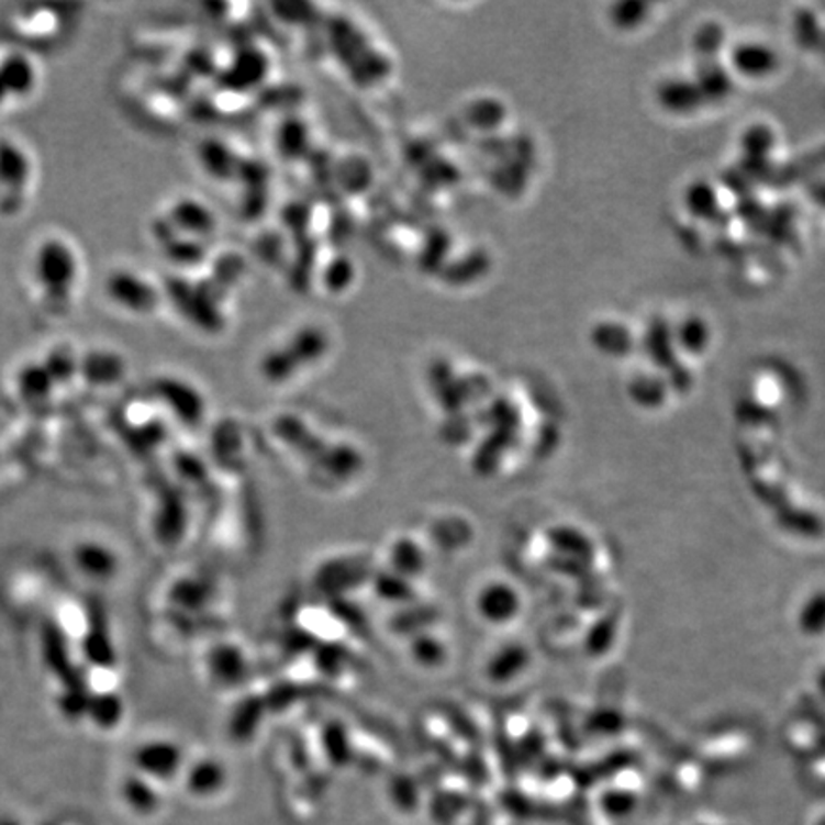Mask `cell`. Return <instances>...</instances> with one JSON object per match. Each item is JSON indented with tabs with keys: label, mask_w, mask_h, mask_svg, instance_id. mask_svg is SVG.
Instances as JSON below:
<instances>
[{
	"label": "cell",
	"mask_w": 825,
	"mask_h": 825,
	"mask_svg": "<svg viewBox=\"0 0 825 825\" xmlns=\"http://www.w3.org/2000/svg\"><path fill=\"white\" fill-rule=\"evenodd\" d=\"M31 271L44 302L58 312H66L81 278V258L77 248L66 237L48 235L33 253Z\"/></svg>",
	"instance_id": "obj_1"
},
{
	"label": "cell",
	"mask_w": 825,
	"mask_h": 825,
	"mask_svg": "<svg viewBox=\"0 0 825 825\" xmlns=\"http://www.w3.org/2000/svg\"><path fill=\"white\" fill-rule=\"evenodd\" d=\"M103 294L113 306L123 310L124 314L136 317H149L157 314L165 300L163 287L154 283V279L146 278L142 271L126 266H119L103 279Z\"/></svg>",
	"instance_id": "obj_2"
},
{
	"label": "cell",
	"mask_w": 825,
	"mask_h": 825,
	"mask_svg": "<svg viewBox=\"0 0 825 825\" xmlns=\"http://www.w3.org/2000/svg\"><path fill=\"white\" fill-rule=\"evenodd\" d=\"M33 182V161L25 147L12 138H0V209L18 212Z\"/></svg>",
	"instance_id": "obj_3"
},
{
	"label": "cell",
	"mask_w": 825,
	"mask_h": 825,
	"mask_svg": "<svg viewBox=\"0 0 825 825\" xmlns=\"http://www.w3.org/2000/svg\"><path fill=\"white\" fill-rule=\"evenodd\" d=\"M163 291H165V299L170 300L176 310L191 325L207 331L219 327V310L212 308V302L207 299V291L203 287L193 283L190 279L175 278L167 281Z\"/></svg>",
	"instance_id": "obj_4"
},
{
	"label": "cell",
	"mask_w": 825,
	"mask_h": 825,
	"mask_svg": "<svg viewBox=\"0 0 825 825\" xmlns=\"http://www.w3.org/2000/svg\"><path fill=\"white\" fill-rule=\"evenodd\" d=\"M132 762L140 776H144L147 780L167 782L170 778H175L182 767V752L178 749V745L168 739H152L136 747V751L132 755Z\"/></svg>",
	"instance_id": "obj_5"
},
{
	"label": "cell",
	"mask_w": 825,
	"mask_h": 825,
	"mask_svg": "<svg viewBox=\"0 0 825 825\" xmlns=\"http://www.w3.org/2000/svg\"><path fill=\"white\" fill-rule=\"evenodd\" d=\"M154 395L182 423H198L203 415V400L188 380L172 375L157 377L152 384Z\"/></svg>",
	"instance_id": "obj_6"
},
{
	"label": "cell",
	"mask_w": 825,
	"mask_h": 825,
	"mask_svg": "<svg viewBox=\"0 0 825 825\" xmlns=\"http://www.w3.org/2000/svg\"><path fill=\"white\" fill-rule=\"evenodd\" d=\"M176 234L203 242L216 232V219L211 209L196 198H178L163 212Z\"/></svg>",
	"instance_id": "obj_7"
},
{
	"label": "cell",
	"mask_w": 825,
	"mask_h": 825,
	"mask_svg": "<svg viewBox=\"0 0 825 825\" xmlns=\"http://www.w3.org/2000/svg\"><path fill=\"white\" fill-rule=\"evenodd\" d=\"M0 77L10 100H27L41 81L37 62L23 51H8L0 56Z\"/></svg>",
	"instance_id": "obj_8"
},
{
	"label": "cell",
	"mask_w": 825,
	"mask_h": 825,
	"mask_svg": "<svg viewBox=\"0 0 825 825\" xmlns=\"http://www.w3.org/2000/svg\"><path fill=\"white\" fill-rule=\"evenodd\" d=\"M129 371V364L123 354L113 348L98 346L81 354V371L79 377L88 380V384L94 387H111L124 379Z\"/></svg>",
	"instance_id": "obj_9"
},
{
	"label": "cell",
	"mask_w": 825,
	"mask_h": 825,
	"mask_svg": "<svg viewBox=\"0 0 825 825\" xmlns=\"http://www.w3.org/2000/svg\"><path fill=\"white\" fill-rule=\"evenodd\" d=\"M731 66L744 77L760 79L778 69V54L768 44L742 43L732 51Z\"/></svg>",
	"instance_id": "obj_10"
},
{
	"label": "cell",
	"mask_w": 825,
	"mask_h": 825,
	"mask_svg": "<svg viewBox=\"0 0 825 825\" xmlns=\"http://www.w3.org/2000/svg\"><path fill=\"white\" fill-rule=\"evenodd\" d=\"M658 102L671 113L688 115L703 108L707 100L698 82L688 79H667L658 87Z\"/></svg>",
	"instance_id": "obj_11"
},
{
	"label": "cell",
	"mask_w": 825,
	"mask_h": 825,
	"mask_svg": "<svg viewBox=\"0 0 825 825\" xmlns=\"http://www.w3.org/2000/svg\"><path fill=\"white\" fill-rule=\"evenodd\" d=\"M15 387L23 400L27 402H38L46 400L54 392L56 382L52 379L51 372L43 364V359L27 361L23 364L15 372Z\"/></svg>",
	"instance_id": "obj_12"
},
{
	"label": "cell",
	"mask_w": 825,
	"mask_h": 825,
	"mask_svg": "<svg viewBox=\"0 0 825 825\" xmlns=\"http://www.w3.org/2000/svg\"><path fill=\"white\" fill-rule=\"evenodd\" d=\"M123 801L134 814L140 816H152L159 809L161 796L155 789V782L147 780L144 776H132L123 783Z\"/></svg>",
	"instance_id": "obj_13"
},
{
	"label": "cell",
	"mask_w": 825,
	"mask_h": 825,
	"mask_svg": "<svg viewBox=\"0 0 825 825\" xmlns=\"http://www.w3.org/2000/svg\"><path fill=\"white\" fill-rule=\"evenodd\" d=\"M43 364L52 375V379L58 384H67L69 380L77 379L81 371V354L71 348L69 344H56L46 352Z\"/></svg>",
	"instance_id": "obj_14"
},
{
	"label": "cell",
	"mask_w": 825,
	"mask_h": 825,
	"mask_svg": "<svg viewBox=\"0 0 825 825\" xmlns=\"http://www.w3.org/2000/svg\"><path fill=\"white\" fill-rule=\"evenodd\" d=\"M695 82L707 102L724 100L732 92L731 74L716 59H702Z\"/></svg>",
	"instance_id": "obj_15"
},
{
	"label": "cell",
	"mask_w": 825,
	"mask_h": 825,
	"mask_svg": "<svg viewBox=\"0 0 825 825\" xmlns=\"http://www.w3.org/2000/svg\"><path fill=\"white\" fill-rule=\"evenodd\" d=\"M159 248L167 258V263H172L178 268H191V266L201 263V258L205 255L203 242L190 239V237H183L180 234H172L167 237L165 242L159 243Z\"/></svg>",
	"instance_id": "obj_16"
},
{
	"label": "cell",
	"mask_w": 825,
	"mask_h": 825,
	"mask_svg": "<svg viewBox=\"0 0 825 825\" xmlns=\"http://www.w3.org/2000/svg\"><path fill=\"white\" fill-rule=\"evenodd\" d=\"M672 338H675V344L680 350L702 354V352L707 350L709 344H711V330H709L705 320L692 315V317H687L684 322L680 323Z\"/></svg>",
	"instance_id": "obj_17"
},
{
	"label": "cell",
	"mask_w": 825,
	"mask_h": 825,
	"mask_svg": "<svg viewBox=\"0 0 825 825\" xmlns=\"http://www.w3.org/2000/svg\"><path fill=\"white\" fill-rule=\"evenodd\" d=\"M646 350L650 354L654 361H658L661 366H675V352H677V344L672 338V333L664 322H656L651 325L648 335H646Z\"/></svg>",
	"instance_id": "obj_18"
},
{
	"label": "cell",
	"mask_w": 825,
	"mask_h": 825,
	"mask_svg": "<svg viewBox=\"0 0 825 825\" xmlns=\"http://www.w3.org/2000/svg\"><path fill=\"white\" fill-rule=\"evenodd\" d=\"M688 211L698 219H711L718 212V198L713 186L707 182H695L690 186L684 196Z\"/></svg>",
	"instance_id": "obj_19"
},
{
	"label": "cell",
	"mask_w": 825,
	"mask_h": 825,
	"mask_svg": "<svg viewBox=\"0 0 825 825\" xmlns=\"http://www.w3.org/2000/svg\"><path fill=\"white\" fill-rule=\"evenodd\" d=\"M742 144H744L745 154L749 155V157L765 159L772 152V147H774V132L770 131L765 124H755L751 129H747Z\"/></svg>",
	"instance_id": "obj_20"
},
{
	"label": "cell",
	"mask_w": 825,
	"mask_h": 825,
	"mask_svg": "<svg viewBox=\"0 0 825 825\" xmlns=\"http://www.w3.org/2000/svg\"><path fill=\"white\" fill-rule=\"evenodd\" d=\"M724 43L723 25L715 22L705 23L695 33V51L702 56V59H716V54L721 51Z\"/></svg>",
	"instance_id": "obj_21"
},
{
	"label": "cell",
	"mask_w": 825,
	"mask_h": 825,
	"mask_svg": "<svg viewBox=\"0 0 825 825\" xmlns=\"http://www.w3.org/2000/svg\"><path fill=\"white\" fill-rule=\"evenodd\" d=\"M600 348L607 350L610 354H627L628 348L633 346V338L625 327H621L617 323L607 325L604 330H600L599 338H597Z\"/></svg>",
	"instance_id": "obj_22"
},
{
	"label": "cell",
	"mask_w": 825,
	"mask_h": 825,
	"mask_svg": "<svg viewBox=\"0 0 825 825\" xmlns=\"http://www.w3.org/2000/svg\"><path fill=\"white\" fill-rule=\"evenodd\" d=\"M79 560H81L82 568H85L88 573H92V576H105V573H110L111 568H113L110 553L105 555L102 548H85L81 555H79Z\"/></svg>",
	"instance_id": "obj_23"
},
{
	"label": "cell",
	"mask_w": 825,
	"mask_h": 825,
	"mask_svg": "<svg viewBox=\"0 0 825 825\" xmlns=\"http://www.w3.org/2000/svg\"><path fill=\"white\" fill-rule=\"evenodd\" d=\"M648 8L644 2H623L615 7L614 20L621 27H635L646 18Z\"/></svg>",
	"instance_id": "obj_24"
},
{
	"label": "cell",
	"mask_w": 825,
	"mask_h": 825,
	"mask_svg": "<svg viewBox=\"0 0 825 825\" xmlns=\"http://www.w3.org/2000/svg\"><path fill=\"white\" fill-rule=\"evenodd\" d=\"M7 102H10V96H8L7 87H4V82H2V77H0V108Z\"/></svg>",
	"instance_id": "obj_25"
},
{
	"label": "cell",
	"mask_w": 825,
	"mask_h": 825,
	"mask_svg": "<svg viewBox=\"0 0 825 825\" xmlns=\"http://www.w3.org/2000/svg\"><path fill=\"white\" fill-rule=\"evenodd\" d=\"M820 825H825V818H824V820H822V824H820Z\"/></svg>",
	"instance_id": "obj_26"
}]
</instances>
